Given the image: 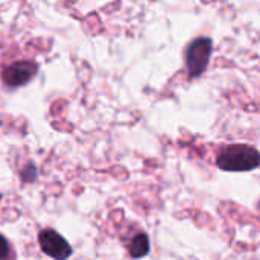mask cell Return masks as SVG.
<instances>
[{"instance_id":"6da1fadb","label":"cell","mask_w":260,"mask_h":260,"mask_svg":"<svg viewBox=\"0 0 260 260\" xmlns=\"http://www.w3.org/2000/svg\"><path fill=\"white\" fill-rule=\"evenodd\" d=\"M260 165L259 151L248 145H232L218 157V166L229 172H245Z\"/></svg>"},{"instance_id":"7a4b0ae2","label":"cell","mask_w":260,"mask_h":260,"mask_svg":"<svg viewBox=\"0 0 260 260\" xmlns=\"http://www.w3.org/2000/svg\"><path fill=\"white\" fill-rule=\"evenodd\" d=\"M212 55V40L210 38H197L186 50V66L190 78L201 76L210 61Z\"/></svg>"},{"instance_id":"3957f363","label":"cell","mask_w":260,"mask_h":260,"mask_svg":"<svg viewBox=\"0 0 260 260\" xmlns=\"http://www.w3.org/2000/svg\"><path fill=\"white\" fill-rule=\"evenodd\" d=\"M41 250L52 259L55 260H67L72 256V247L69 242L55 230L46 229L38 236Z\"/></svg>"},{"instance_id":"277c9868","label":"cell","mask_w":260,"mask_h":260,"mask_svg":"<svg viewBox=\"0 0 260 260\" xmlns=\"http://www.w3.org/2000/svg\"><path fill=\"white\" fill-rule=\"evenodd\" d=\"M37 75V64L32 61H17L11 66H8L2 78L6 85L9 87H21L27 84L34 76Z\"/></svg>"},{"instance_id":"5b68a950","label":"cell","mask_w":260,"mask_h":260,"mask_svg":"<svg viewBox=\"0 0 260 260\" xmlns=\"http://www.w3.org/2000/svg\"><path fill=\"white\" fill-rule=\"evenodd\" d=\"M129 253H131V257H134V259H140V257L146 256L149 253L148 236L146 235H137L129 245Z\"/></svg>"},{"instance_id":"8992f818","label":"cell","mask_w":260,"mask_h":260,"mask_svg":"<svg viewBox=\"0 0 260 260\" xmlns=\"http://www.w3.org/2000/svg\"><path fill=\"white\" fill-rule=\"evenodd\" d=\"M11 253V248H9V244L8 241L0 235V260H5Z\"/></svg>"},{"instance_id":"52a82bcc","label":"cell","mask_w":260,"mask_h":260,"mask_svg":"<svg viewBox=\"0 0 260 260\" xmlns=\"http://www.w3.org/2000/svg\"><path fill=\"white\" fill-rule=\"evenodd\" d=\"M0 198H2V195H0Z\"/></svg>"}]
</instances>
